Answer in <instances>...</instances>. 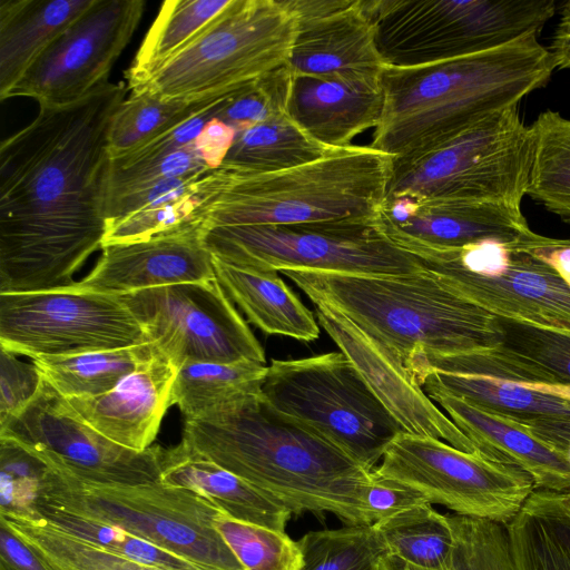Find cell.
<instances>
[{"label":"cell","mask_w":570,"mask_h":570,"mask_svg":"<svg viewBox=\"0 0 570 570\" xmlns=\"http://www.w3.org/2000/svg\"><path fill=\"white\" fill-rule=\"evenodd\" d=\"M128 90L107 81L75 104L40 107L2 140L0 294L71 286L101 248L109 134Z\"/></svg>","instance_id":"1"},{"label":"cell","mask_w":570,"mask_h":570,"mask_svg":"<svg viewBox=\"0 0 570 570\" xmlns=\"http://www.w3.org/2000/svg\"><path fill=\"white\" fill-rule=\"evenodd\" d=\"M189 448L283 502L294 515L334 514L372 525L365 497L372 472L305 425L274 410L261 391L186 420Z\"/></svg>","instance_id":"2"},{"label":"cell","mask_w":570,"mask_h":570,"mask_svg":"<svg viewBox=\"0 0 570 570\" xmlns=\"http://www.w3.org/2000/svg\"><path fill=\"white\" fill-rule=\"evenodd\" d=\"M554 69L534 35L426 66L385 67L384 106L370 146L395 158L430 149L518 105Z\"/></svg>","instance_id":"3"},{"label":"cell","mask_w":570,"mask_h":570,"mask_svg":"<svg viewBox=\"0 0 570 570\" xmlns=\"http://www.w3.org/2000/svg\"><path fill=\"white\" fill-rule=\"evenodd\" d=\"M313 304L344 315L405 368L417 355L495 348L498 318L425 268L403 275L283 269Z\"/></svg>","instance_id":"4"},{"label":"cell","mask_w":570,"mask_h":570,"mask_svg":"<svg viewBox=\"0 0 570 570\" xmlns=\"http://www.w3.org/2000/svg\"><path fill=\"white\" fill-rule=\"evenodd\" d=\"M394 158L352 145L273 173L219 167L199 187L198 222L206 229L372 218L385 199Z\"/></svg>","instance_id":"5"},{"label":"cell","mask_w":570,"mask_h":570,"mask_svg":"<svg viewBox=\"0 0 570 570\" xmlns=\"http://www.w3.org/2000/svg\"><path fill=\"white\" fill-rule=\"evenodd\" d=\"M386 67L414 68L539 36L554 0H364Z\"/></svg>","instance_id":"6"},{"label":"cell","mask_w":570,"mask_h":570,"mask_svg":"<svg viewBox=\"0 0 570 570\" xmlns=\"http://www.w3.org/2000/svg\"><path fill=\"white\" fill-rule=\"evenodd\" d=\"M49 464L37 503L118 527L212 570H244L214 527L224 512L206 498L160 481L87 483Z\"/></svg>","instance_id":"7"},{"label":"cell","mask_w":570,"mask_h":570,"mask_svg":"<svg viewBox=\"0 0 570 570\" xmlns=\"http://www.w3.org/2000/svg\"><path fill=\"white\" fill-rule=\"evenodd\" d=\"M534 138L518 105L424 151L394 158L385 197L464 200L520 208L533 163Z\"/></svg>","instance_id":"8"},{"label":"cell","mask_w":570,"mask_h":570,"mask_svg":"<svg viewBox=\"0 0 570 570\" xmlns=\"http://www.w3.org/2000/svg\"><path fill=\"white\" fill-rule=\"evenodd\" d=\"M297 27L285 0H232L199 37L131 94L197 100L237 90L287 63Z\"/></svg>","instance_id":"9"},{"label":"cell","mask_w":570,"mask_h":570,"mask_svg":"<svg viewBox=\"0 0 570 570\" xmlns=\"http://www.w3.org/2000/svg\"><path fill=\"white\" fill-rule=\"evenodd\" d=\"M261 394L278 413L311 429L371 472L390 442L404 431L341 351L273 360Z\"/></svg>","instance_id":"10"},{"label":"cell","mask_w":570,"mask_h":570,"mask_svg":"<svg viewBox=\"0 0 570 570\" xmlns=\"http://www.w3.org/2000/svg\"><path fill=\"white\" fill-rule=\"evenodd\" d=\"M217 258L258 269L403 275L424 269L419 258L385 237L372 218L279 226L203 229Z\"/></svg>","instance_id":"11"},{"label":"cell","mask_w":570,"mask_h":570,"mask_svg":"<svg viewBox=\"0 0 570 570\" xmlns=\"http://www.w3.org/2000/svg\"><path fill=\"white\" fill-rule=\"evenodd\" d=\"M494 242L458 249L405 245L446 286L495 317L570 334V286L548 264Z\"/></svg>","instance_id":"12"},{"label":"cell","mask_w":570,"mask_h":570,"mask_svg":"<svg viewBox=\"0 0 570 570\" xmlns=\"http://www.w3.org/2000/svg\"><path fill=\"white\" fill-rule=\"evenodd\" d=\"M372 473L414 489L430 504L505 525L535 490L531 476L517 466L404 431Z\"/></svg>","instance_id":"13"},{"label":"cell","mask_w":570,"mask_h":570,"mask_svg":"<svg viewBox=\"0 0 570 570\" xmlns=\"http://www.w3.org/2000/svg\"><path fill=\"white\" fill-rule=\"evenodd\" d=\"M149 343L121 295L67 287L0 294V345L16 355H68Z\"/></svg>","instance_id":"14"},{"label":"cell","mask_w":570,"mask_h":570,"mask_svg":"<svg viewBox=\"0 0 570 570\" xmlns=\"http://www.w3.org/2000/svg\"><path fill=\"white\" fill-rule=\"evenodd\" d=\"M121 296L149 342L177 368L188 361L266 364L264 348L217 278Z\"/></svg>","instance_id":"15"},{"label":"cell","mask_w":570,"mask_h":570,"mask_svg":"<svg viewBox=\"0 0 570 570\" xmlns=\"http://www.w3.org/2000/svg\"><path fill=\"white\" fill-rule=\"evenodd\" d=\"M144 11V0H94L33 60L3 100L27 97L40 107L81 100L107 82Z\"/></svg>","instance_id":"16"},{"label":"cell","mask_w":570,"mask_h":570,"mask_svg":"<svg viewBox=\"0 0 570 570\" xmlns=\"http://www.w3.org/2000/svg\"><path fill=\"white\" fill-rule=\"evenodd\" d=\"M79 481L137 485L160 481L164 448L121 446L88 425L45 380L36 397L0 428Z\"/></svg>","instance_id":"17"},{"label":"cell","mask_w":570,"mask_h":570,"mask_svg":"<svg viewBox=\"0 0 570 570\" xmlns=\"http://www.w3.org/2000/svg\"><path fill=\"white\" fill-rule=\"evenodd\" d=\"M375 225L399 247L420 245L458 249L494 242L527 249L542 237L530 229L521 208L407 196L385 197L375 216Z\"/></svg>","instance_id":"18"},{"label":"cell","mask_w":570,"mask_h":570,"mask_svg":"<svg viewBox=\"0 0 570 570\" xmlns=\"http://www.w3.org/2000/svg\"><path fill=\"white\" fill-rule=\"evenodd\" d=\"M297 19L293 77L380 80L386 67L364 0H285Z\"/></svg>","instance_id":"19"},{"label":"cell","mask_w":570,"mask_h":570,"mask_svg":"<svg viewBox=\"0 0 570 570\" xmlns=\"http://www.w3.org/2000/svg\"><path fill=\"white\" fill-rule=\"evenodd\" d=\"M316 318L404 432L439 439L461 451L479 453L405 366L382 345L331 307L316 305Z\"/></svg>","instance_id":"20"},{"label":"cell","mask_w":570,"mask_h":570,"mask_svg":"<svg viewBox=\"0 0 570 570\" xmlns=\"http://www.w3.org/2000/svg\"><path fill=\"white\" fill-rule=\"evenodd\" d=\"M91 273L75 283L81 289L125 295L216 278L202 226H189L147 240L104 246Z\"/></svg>","instance_id":"21"},{"label":"cell","mask_w":570,"mask_h":570,"mask_svg":"<svg viewBox=\"0 0 570 570\" xmlns=\"http://www.w3.org/2000/svg\"><path fill=\"white\" fill-rule=\"evenodd\" d=\"M176 374L177 367L154 345L150 354L109 392L66 400L80 419L112 442L145 451L153 445L173 405Z\"/></svg>","instance_id":"22"},{"label":"cell","mask_w":570,"mask_h":570,"mask_svg":"<svg viewBox=\"0 0 570 570\" xmlns=\"http://www.w3.org/2000/svg\"><path fill=\"white\" fill-rule=\"evenodd\" d=\"M380 80L293 77L288 117L311 138L336 150L381 120Z\"/></svg>","instance_id":"23"},{"label":"cell","mask_w":570,"mask_h":570,"mask_svg":"<svg viewBox=\"0 0 570 570\" xmlns=\"http://www.w3.org/2000/svg\"><path fill=\"white\" fill-rule=\"evenodd\" d=\"M475 446L498 462L528 473L535 489L570 491V465L525 426L434 387H422Z\"/></svg>","instance_id":"24"},{"label":"cell","mask_w":570,"mask_h":570,"mask_svg":"<svg viewBox=\"0 0 570 570\" xmlns=\"http://www.w3.org/2000/svg\"><path fill=\"white\" fill-rule=\"evenodd\" d=\"M160 482L206 498L233 519L273 530L285 531L293 515L283 502L203 456L183 441L164 449Z\"/></svg>","instance_id":"25"},{"label":"cell","mask_w":570,"mask_h":570,"mask_svg":"<svg viewBox=\"0 0 570 570\" xmlns=\"http://www.w3.org/2000/svg\"><path fill=\"white\" fill-rule=\"evenodd\" d=\"M213 263L215 276L228 298L261 331L303 342L318 338L321 331L316 315L277 271L237 266L214 255Z\"/></svg>","instance_id":"26"},{"label":"cell","mask_w":570,"mask_h":570,"mask_svg":"<svg viewBox=\"0 0 570 570\" xmlns=\"http://www.w3.org/2000/svg\"><path fill=\"white\" fill-rule=\"evenodd\" d=\"M94 0H0V99Z\"/></svg>","instance_id":"27"},{"label":"cell","mask_w":570,"mask_h":570,"mask_svg":"<svg viewBox=\"0 0 570 570\" xmlns=\"http://www.w3.org/2000/svg\"><path fill=\"white\" fill-rule=\"evenodd\" d=\"M514 570H570V498L535 489L507 524Z\"/></svg>","instance_id":"28"},{"label":"cell","mask_w":570,"mask_h":570,"mask_svg":"<svg viewBox=\"0 0 570 570\" xmlns=\"http://www.w3.org/2000/svg\"><path fill=\"white\" fill-rule=\"evenodd\" d=\"M413 379L421 389L441 390L519 424L547 417H570L569 401L511 381L430 370L414 373Z\"/></svg>","instance_id":"29"},{"label":"cell","mask_w":570,"mask_h":570,"mask_svg":"<svg viewBox=\"0 0 570 570\" xmlns=\"http://www.w3.org/2000/svg\"><path fill=\"white\" fill-rule=\"evenodd\" d=\"M232 0H167L125 76L134 92L199 37Z\"/></svg>","instance_id":"30"},{"label":"cell","mask_w":570,"mask_h":570,"mask_svg":"<svg viewBox=\"0 0 570 570\" xmlns=\"http://www.w3.org/2000/svg\"><path fill=\"white\" fill-rule=\"evenodd\" d=\"M373 525L386 548L377 570H438L449 558L453 546L448 515L429 503Z\"/></svg>","instance_id":"31"},{"label":"cell","mask_w":570,"mask_h":570,"mask_svg":"<svg viewBox=\"0 0 570 570\" xmlns=\"http://www.w3.org/2000/svg\"><path fill=\"white\" fill-rule=\"evenodd\" d=\"M331 151L284 115L236 131L220 168L244 174L273 173L314 161Z\"/></svg>","instance_id":"32"},{"label":"cell","mask_w":570,"mask_h":570,"mask_svg":"<svg viewBox=\"0 0 570 570\" xmlns=\"http://www.w3.org/2000/svg\"><path fill=\"white\" fill-rule=\"evenodd\" d=\"M266 372V364L252 361L185 362L177 368L171 404L179 407L185 421L205 417L247 394L259 392Z\"/></svg>","instance_id":"33"},{"label":"cell","mask_w":570,"mask_h":570,"mask_svg":"<svg viewBox=\"0 0 570 570\" xmlns=\"http://www.w3.org/2000/svg\"><path fill=\"white\" fill-rule=\"evenodd\" d=\"M153 343L32 360L42 379L62 397H95L112 390L148 356Z\"/></svg>","instance_id":"34"},{"label":"cell","mask_w":570,"mask_h":570,"mask_svg":"<svg viewBox=\"0 0 570 570\" xmlns=\"http://www.w3.org/2000/svg\"><path fill=\"white\" fill-rule=\"evenodd\" d=\"M234 91L197 100L163 99L148 92L130 94L112 120L109 134L110 159L139 149L186 119L220 102Z\"/></svg>","instance_id":"35"},{"label":"cell","mask_w":570,"mask_h":570,"mask_svg":"<svg viewBox=\"0 0 570 570\" xmlns=\"http://www.w3.org/2000/svg\"><path fill=\"white\" fill-rule=\"evenodd\" d=\"M530 126L534 153L527 195L570 222V119L547 110Z\"/></svg>","instance_id":"36"},{"label":"cell","mask_w":570,"mask_h":570,"mask_svg":"<svg viewBox=\"0 0 570 570\" xmlns=\"http://www.w3.org/2000/svg\"><path fill=\"white\" fill-rule=\"evenodd\" d=\"M38 519L76 539L109 553L164 570H212L156 544L94 519L37 503Z\"/></svg>","instance_id":"37"},{"label":"cell","mask_w":570,"mask_h":570,"mask_svg":"<svg viewBox=\"0 0 570 570\" xmlns=\"http://www.w3.org/2000/svg\"><path fill=\"white\" fill-rule=\"evenodd\" d=\"M298 544L302 570H374L386 550L373 524L308 531Z\"/></svg>","instance_id":"38"},{"label":"cell","mask_w":570,"mask_h":570,"mask_svg":"<svg viewBox=\"0 0 570 570\" xmlns=\"http://www.w3.org/2000/svg\"><path fill=\"white\" fill-rule=\"evenodd\" d=\"M56 570H164L104 551L41 519L2 515Z\"/></svg>","instance_id":"39"},{"label":"cell","mask_w":570,"mask_h":570,"mask_svg":"<svg viewBox=\"0 0 570 570\" xmlns=\"http://www.w3.org/2000/svg\"><path fill=\"white\" fill-rule=\"evenodd\" d=\"M214 527L244 570H302L304 558L298 541L285 531L243 522L225 513Z\"/></svg>","instance_id":"40"},{"label":"cell","mask_w":570,"mask_h":570,"mask_svg":"<svg viewBox=\"0 0 570 570\" xmlns=\"http://www.w3.org/2000/svg\"><path fill=\"white\" fill-rule=\"evenodd\" d=\"M50 465L31 448L0 435V514L37 520V502Z\"/></svg>","instance_id":"41"},{"label":"cell","mask_w":570,"mask_h":570,"mask_svg":"<svg viewBox=\"0 0 570 570\" xmlns=\"http://www.w3.org/2000/svg\"><path fill=\"white\" fill-rule=\"evenodd\" d=\"M446 515L453 546L438 570H514L505 524L455 513Z\"/></svg>","instance_id":"42"},{"label":"cell","mask_w":570,"mask_h":570,"mask_svg":"<svg viewBox=\"0 0 570 570\" xmlns=\"http://www.w3.org/2000/svg\"><path fill=\"white\" fill-rule=\"evenodd\" d=\"M497 318L503 352L537 368L547 383L570 385L569 333Z\"/></svg>","instance_id":"43"},{"label":"cell","mask_w":570,"mask_h":570,"mask_svg":"<svg viewBox=\"0 0 570 570\" xmlns=\"http://www.w3.org/2000/svg\"><path fill=\"white\" fill-rule=\"evenodd\" d=\"M292 82L293 75L286 63L234 91L216 118L239 131L287 115Z\"/></svg>","instance_id":"44"},{"label":"cell","mask_w":570,"mask_h":570,"mask_svg":"<svg viewBox=\"0 0 570 570\" xmlns=\"http://www.w3.org/2000/svg\"><path fill=\"white\" fill-rule=\"evenodd\" d=\"M208 169L210 168L199 156L194 142L165 155L134 161L110 159L106 203L155 181L189 176Z\"/></svg>","instance_id":"45"},{"label":"cell","mask_w":570,"mask_h":570,"mask_svg":"<svg viewBox=\"0 0 570 570\" xmlns=\"http://www.w3.org/2000/svg\"><path fill=\"white\" fill-rule=\"evenodd\" d=\"M199 203V195L194 194L108 222L101 248L112 244L147 240L189 226H200Z\"/></svg>","instance_id":"46"},{"label":"cell","mask_w":570,"mask_h":570,"mask_svg":"<svg viewBox=\"0 0 570 570\" xmlns=\"http://www.w3.org/2000/svg\"><path fill=\"white\" fill-rule=\"evenodd\" d=\"M212 170L155 181L110 199L105 206L107 223L197 194L202 181Z\"/></svg>","instance_id":"47"},{"label":"cell","mask_w":570,"mask_h":570,"mask_svg":"<svg viewBox=\"0 0 570 570\" xmlns=\"http://www.w3.org/2000/svg\"><path fill=\"white\" fill-rule=\"evenodd\" d=\"M43 379L33 363L0 348V428L21 413L36 397Z\"/></svg>","instance_id":"48"},{"label":"cell","mask_w":570,"mask_h":570,"mask_svg":"<svg viewBox=\"0 0 570 570\" xmlns=\"http://www.w3.org/2000/svg\"><path fill=\"white\" fill-rule=\"evenodd\" d=\"M365 503L373 524L405 510L426 504L424 497L397 481L376 476L366 491ZM430 504V503H429Z\"/></svg>","instance_id":"49"},{"label":"cell","mask_w":570,"mask_h":570,"mask_svg":"<svg viewBox=\"0 0 570 570\" xmlns=\"http://www.w3.org/2000/svg\"><path fill=\"white\" fill-rule=\"evenodd\" d=\"M0 570H56L0 517Z\"/></svg>","instance_id":"50"},{"label":"cell","mask_w":570,"mask_h":570,"mask_svg":"<svg viewBox=\"0 0 570 570\" xmlns=\"http://www.w3.org/2000/svg\"><path fill=\"white\" fill-rule=\"evenodd\" d=\"M236 137V129L218 118L209 119L194 141L204 163L210 169L222 166Z\"/></svg>","instance_id":"51"},{"label":"cell","mask_w":570,"mask_h":570,"mask_svg":"<svg viewBox=\"0 0 570 570\" xmlns=\"http://www.w3.org/2000/svg\"><path fill=\"white\" fill-rule=\"evenodd\" d=\"M521 425L570 465V417H547Z\"/></svg>","instance_id":"52"},{"label":"cell","mask_w":570,"mask_h":570,"mask_svg":"<svg viewBox=\"0 0 570 570\" xmlns=\"http://www.w3.org/2000/svg\"><path fill=\"white\" fill-rule=\"evenodd\" d=\"M552 267L570 286V239L542 236L527 249H521Z\"/></svg>","instance_id":"53"},{"label":"cell","mask_w":570,"mask_h":570,"mask_svg":"<svg viewBox=\"0 0 570 570\" xmlns=\"http://www.w3.org/2000/svg\"><path fill=\"white\" fill-rule=\"evenodd\" d=\"M548 50L556 69L570 68V1L561 7L560 20Z\"/></svg>","instance_id":"54"},{"label":"cell","mask_w":570,"mask_h":570,"mask_svg":"<svg viewBox=\"0 0 570 570\" xmlns=\"http://www.w3.org/2000/svg\"><path fill=\"white\" fill-rule=\"evenodd\" d=\"M512 382V381H511ZM515 384L537 391L564 399L570 402V385L567 384H550V383H532V382H514Z\"/></svg>","instance_id":"55"},{"label":"cell","mask_w":570,"mask_h":570,"mask_svg":"<svg viewBox=\"0 0 570 570\" xmlns=\"http://www.w3.org/2000/svg\"><path fill=\"white\" fill-rule=\"evenodd\" d=\"M567 494H568V497L570 498V491H569V492H567Z\"/></svg>","instance_id":"56"}]
</instances>
